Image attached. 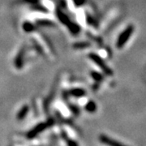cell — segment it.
I'll use <instances>...</instances> for the list:
<instances>
[{
    "label": "cell",
    "instance_id": "cell-1",
    "mask_svg": "<svg viewBox=\"0 0 146 146\" xmlns=\"http://www.w3.org/2000/svg\"><path fill=\"white\" fill-rule=\"evenodd\" d=\"M132 28L131 27H129L127 29H126V30L122 34L121 36H119V40H118V42H117V46L118 47H122L124 44L126 43V42L128 40V38L130 37V35L132 33Z\"/></svg>",
    "mask_w": 146,
    "mask_h": 146
},
{
    "label": "cell",
    "instance_id": "cell-3",
    "mask_svg": "<svg viewBox=\"0 0 146 146\" xmlns=\"http://www.w3.org/2000/svg\"><path fill=\"white\" fill-rule=\"evenodd\" d=\"M45 127H46V125H45V124H40L39 126H37L36 128H35L34 130H33V131H32V133H33V136H34V135L37 134V132H38V131L43 130V129L45 128Z\"/></svg>",
    "mask_w": 146,
    "mask_h": 146
},
{
    "label": "cell",
    "instance_id": "cell-2",
    "mask_svg": "<svg viewBox=\"0 0 146 146\" xmlns=\"http://www.w3.org/2000/svg\"><path fill=\"white\" fill-rule=\"evenodd\" d=\"M28 110H29V108H28V106H25L23 109L21 110V111L19 112V115H18V119H21L22 118H24L25 115H26V113L28 112Z\"/></svg>",
    "mask_w": 146,
    "mask_h": 146
}]
</instances>
